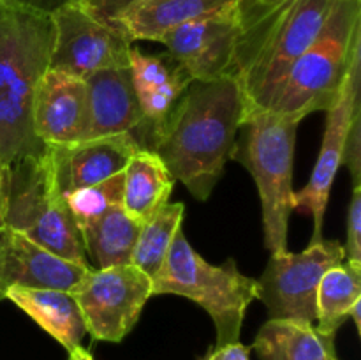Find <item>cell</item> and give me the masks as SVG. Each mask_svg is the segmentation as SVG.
I'll return each instance as SVG.
<instances>
[{"mask_svg": "<svg viewBox=\"0 0 361 360\" xmlns=\"http://www.w3.org/2000/svg\"><path fill=\"white\" fill-rule=\"evenodd\" d=\"M243 109L235 76L192 80L162 124L154 152L197 200L207 201L224 173Z\"/></svg>", "mask_w": 361, "mask_h": 360, "instance_id": "1", "label": "cell"}, {"mask_svg": "<svg viewBox=\"0 0 361 360\" xmlns=\"http://www.w3.org/2000/svg\"><path fill=\"white\" fill-rule=\"evenodd\" d=\"M338 0H282L238 7L235 78L245 108H268L293 64L319 35Z\"/></svg>", "mask_w": 361, "mask_h": 360, "instance_id": "2", "label": "cell"}, {"mask_svg": "<svg viewBox=\"0 0 361 360\" xmlns=\"http://www.w3.org/2000/svg\"><path fill=\"white\" fill-rule=\"evenodd\" d=\"M51 42L49 14L0 6V164L6 168L46 150L34 134L32 104Z\"/></svg>", "mask_w": 361, "mask_h": 360, "instance_id": "3", "label": "cell"}, {"mask_svg": "<svg viewBox=\"0 0 361 360\" xmlns=\"http://www.w3.org/2000/svg\"><path fill=\"white\" fill-rule=\"evenodd\" d=\"M300 122L271 109L245 108L231 150V159L242 162L256 180L264 246L271 254L288 251L289 217L296 208L293 162Z\"/></svg>", "mask_w": 361, "mask_h": 360, "instance_id": "4", "label": "cell"}, {"mask_svg": "<svg viewBox=\"0 0 361 360\" xmlns=\"http://www.w3.org/2000/svg\"><path fill=\"white\" fill-rule=\"evenodd\" d=\"M358 52L361 0H338L323 30L281 81L267 109L298 120L314 112H326Z\"/></svg>", "mask_w": 361, "mask_h": 360, "instance_id": "5", "label": "cell"}, {"mask_svg": "<svg viewBox=\"0 0 361 360\" xmlns=\"http://www.w3.org/2000/svg\"><path fill=\"white\" fill-rule=\"evenodd\" d=\"M152 292L185 296L203 307L215 325L217 346H224L240 341L247 309L259 296V281L243 275L235 260L208 263L178 229L161 270L152 279Z\"/></svg>", "mask_w": 361, "mask_h": 360, "instance_id": "6", "label": "cell"}, {"mask_svg": "<svg viewBox=\"0 0 361 360\" xmlns=\"http://www.w3.org/2000/svg\"><path fill=\"white\" fill-rule=\"evenodd\" d=\"M4 226L59 256L88 265L81 233L56 184L48 150L9 168Z\"/></svg>", "mask_w": 361, "mask_h": 360, "instance_id": "7", "label": "cell"}, {"mask_svg": "<svg viewBox=\"0 0 361 360\" xmlns=\"http://www.w3.org/2000/svg\"><path fill=\"white\" fill-rule=\"evenodd\" d=\"M95 341L120 342L137 323L152 292V279L129 265L92 268L71 292Z\"/></svg>", "mask_w": 361, "mask_h": 360, "instance_id": "8", "label": "cell"}, {"mask_svg": "<svg viewBox=\"0 0 361 360\" xmlns=\"http://www.w3.org/2000/svg\"><path fill=\"white\" fill-rule=\"evenodd\" d=\"M345 260L338 240H316L302 253L271 254L259 281V296L270 318L316 323L317 288L330 268Z\"/></svg>", "mask_w": 361, "mask_h": 360, "instance_id": "9", "label": "cell"}, {"mask_svg": "<svg viewBox=\"0 0 361 360\" xmlns=\"http://www.w3.org/2000/svg\"><path fill=\"white\" fill-rule=\"evenodd\" d=\"M53 42L49 69L87 78L113 67H129L133 41L118 27L97 20L85 6L66 2L51 14Z\"/></svg>", "mask_w": 361, "mask_h": 360, "instance_id": "10", "label": "cell"}, {"mask_svg": "<svg viewBox=\"0 0 361 360\" xmlns=\"http://www.w3.org/2000/svg\"><path fill=\"white\" fill-rule=\"evenodd\" d=\"M238 39V13L235 6L187 21L166 32L159 42L190 80L214 81L235 76V49Z\"/></svg>", "mask_w": 361, "mask_h": 360, "instance_id": "11", "label": "cell"}, {"mask_svg": "<svg viewBox=\"0 0 361 360\" xmlns=\"http://www.w3.org/2000/svg\"><path fill=\"white\" fill-rule=\"evenodd\" d=\"M361 52L353 59L348 78L338 92L334 104L326 109V127L323 134L319 157L314 166L312 176L302 191L295 193L296 207L307 208L314 217V233L310 242L323 239V221L326 212L330 191L337 176L338 168L342 166L345 138H348L349 124L353 115L361 109Z\"/></svg>", "mask_w": 361, "mask_h": 360, "instance_id": "12", "label": "cell"}, {"mask_svg": "<svg viewBox=\"0 0 361 360\" xmlns=\"http://www.w3.org/2000/svg\"><path fill=\"white\" fill-rule=\"evenodd\" d=\"M90 265H80L39 246L13 228H0V296L9 286L71 293Z\"/></svg>", "mask_w": 361, "mask_h": 360, "instance_id": "13", "label": "cell"}, {"mask_svg": "<svg viewBox=\"0 0 361 360\" xmlns=\"http://www.w3.org/2000/svg\"><path fill=\"white\" fill-rule=\"evenodd\" d=\"M34 134L44 147L85 140L88 131V97L83 78L46 69L32 104Z\"/></svg>", "mask_w": 361, "mask_h": 360, "instance_id": "14", "label": "cell"}, {"mask_svg": "<svg viewBox=\"0 0 361 360\" xmlns=\"http://www.w3.org/2000/svg\"><path fill=\"white\" fill-rule=\"evenodd\" d=\"M62 194L123 173L130 155L141 150L133 134L87 138L71 145L46 147Z\"/></svg>", "mask_w": 361, "mask_h": 360, "instance_id": "15", "label": "cell"}, {"mask_svg": "<svg viewBox=\"0 0 361 360\" xmlns=\"http://www.w3.org/2000/svg\"><path fill=\"white\" fill-rule=\"evenodd\" d=\"M88 97L87 138L134 134L143 124L129 67L101 69L85 78Z\"/></svg>", "mask_w": 361, "mask_h": 360, "instance_id": "16", "label": "cell"}, {"mask_svg": "<svg viewBox=\"0 0 361 360\" xmlns=\"http://www.w3.org/2000/svg\"><path fill=\"white\" fill-rule=\"evenodd\" d=\"M0 299H7L27 313L35 323L44 328L67 352L81 346L87 327L76 300L60 289H34L9 286Z\"/></svg>", "mask_w": 361, "mask_h": 360, "instance_id": "17", "label": "cell"}, {"mask_svg": "<svg viewBox=\"0 0 361 360\" xmlns=\"http://www.w3.org/2000/svg\"><path fill=\"white\" fill-rule=\"evenodd\" d=\"M252 349L261 360H338L335 335L314 323L270 318L257 332Z\"/></svg>", "mask_w": 361, "mask_h": 360, "instance_id": "18", "label": "cell"}, {"mask_svg": "<svg viewBox=\"0 0 361 360\" xmlns=\"http://www.w3.org/2000/svg\"><path fill=\"white\" fill-rule=\"evenodd\" d=\"M238 0H147L123 14L116 27L130 41H159L166 32L187 21L219 13Z\"/></svg>", "mask_w": 361, "mask_h": 360, "instance_id": "19", "label": "cell"}, {"mask_svg": "<svg viewBox=\"0 0 361 360\" xmlns=\"http://www.w3.org/2000/svg\"><path fill=\"white\" fill-rule=\"evenodd\" d=\"M173 184L175 180L155 152H134L123 169L122 208L136 221H147L168 203Z\"/></svg>", "mask_w": 361, "mask_h": 360, "instance_id": "20", "label": "cell"}, {"mask_svg": "<svg viewBox=\"0 0 361 360\" xmlns=\"http://www.w3.org/2000/svg\"><path fill=\"white\" fill-rule=\"evenodd\" d=\"M141 232V222L126 214L122 205L81 229L85 251L90 253L99 268L129 265Z\"/></svg>", "mask_w": 361, "mask_h": 360, "instance_id": "21", "label": "cell"}, {"mask_svg": "<svg viewBox=\"0 0 361 360\" xmlns=\"http://www.w3.org/2000/svg\"><path fill=\"white\" fill-rule=\"evenodd\" d=\"M361 299V265L342 263L323 275L317 288L316 327L337 335L349 311Z\"/></svg>", "mask_w": 361, "mask_h": 360, "instance_id": "22", "label": "cell"}, {"mask_svg": "<svg viewBox=\"0 0 361 360\" xmlns=\"http://www.w3.org/2000/svg\"><path fill=\"white\" fill-rule=\"evenodd\" d=\"M183 212H185V205L180 201L178 203L168 201L147 221L141 222V232L130 263L143 270L150 279L159 274L175 235L178 229H182Z\"/></svg>", "mask_w": 361, "mask_h": 360, "instance_id": "23", "label": "cell"}, {"mask_svg": "<svg viewBox=\"0 0 361 360\" xmlns=\"http://www.w3.org/2000/svg\"><path fill=\"white\" fill-rule=\"evenodd\" d=\"M123 194V173L111 176L108 180L94 184V186L81 187L63 194L67 208L76 222L78 229H83L97 221L99 217L111 208L122 205Z\"/></svg>", "mask_w": 361, "mask_h": 360, "instance_id": "24", "label": "cell"}, {"mask_svg": "<svg viewBox=\"0 0 361 360\" xmlns=\"http://www.w3.org/2000/svg\"><path fill=\"white\" fill-rule=\"evenodd\" d=\"M129 71L136 94L152 90V88L164 85L173 76L182 71V67L171 56L145 55L141 49L130 48L129 52Z\"/></svg>", "mask_w": 361, "mask_h": 360, "instance_id": "25", "label": "cell"}, {"mask_svg": "<svg viewBox=\"0 0 361 360\" xmlns=\"http://www.w3.org/2000/svg\"><path fill=\"white\" fill-rule=\"evenodd\" d=\"M348 263L361 265V186H353L348 210V242L344 246Z\"/></svg>", "mask_w": 361, "mask_h": 360, "instance_id": "26", "label": "cell"}, {"mask_svg": "<svg viewBox=\"0 0 361 360\" xmlns=\"http://www.w3.org/2000/svg\"><path fill=\"white\" fill-rule=\"evenodd\" d=\"M342 164L348 166L353 176V186H361V109L353 115L351 124H349Z\"/></svg>", "mask_w": 361, "mask_h": 360, "instance_id": "27", "label": "cell"}, {"mask_svg": "<svg viewBox=\"0 0 361 360\" xmlns=\"http://www.w3.org/2000/svg\"><path fill=\"white\" fill-rule=\"evenodd\" d=\"M147 0H87L81 6H85V9L88 13L94 14L97 20L104 21V23L113 25L116 27V21L127 14L129 11H133L134 7L141 6Z\"/></svg>", "mask_w": 361, "mask_h": 360, "instance_id": "28", "label": "cell"}, {"mask_svg": "<svg viewBox=\"0 0 361 360\" xmlns=\"http://www.w3.org/2000/svg\"><path fill=\"white\" fill-rule=\"evenodd\" d=\"M66 2L67 0H0V6L35 11V13L42 14H51L53 11H56Z\"/></svg>", "mask_w": 361, "mask_h": 360, "instance_id": "29", "label": "cell"}, {"mask_svg": "<svg viewBox=\"0 0 361 360\" xmlns=\"http://www.w3.org/2000/svg\"><path fill=\"white\" fill-rule=\"evenodd\" d=\"M203 360H250V348L243 346L242 342H231V344L215 346L214 352L208 353Z\"/></svg>", "mask_w": 361, "mask_h": 360, "instance_id": "30", "label": "cell"}, {"mask_svg": "<svg viewBox=\"0 0 361 360\" xmlns=\"http://www.w3.org/2000/svg\"><path fill=\"white\" fill-rule=\"evenodd\" d=\"M7 182H9V168L0 164V228L4 226V214H6Z\"/></svg>", "mask_w": 361, "mask_h": 360, "instance_id": "31", "label": "cell"}, {"mask_svg": "<svg viewBox=\"0 0 361 360\" xmlns=\"http://www.w3.org/2000/svg\"><path fill=\"white\" fill-rule=\"evenodd\" d=\"M282 2V0H238V7H254V9H257V7H271L275 6V4Z\"/></svg>", "mask_w": 361, "mask_h": 360, "instance_id": "32", "label": "cell"}, {"mask_svg": "<svg viewBox=\"0 0 361 360\" xmlns=\"http://www.w3.org/2000/svg\"><path fill=\"white\" fill-rule=\"evenodd\" d=\"M348 318H353V321H355V325H356V330L361 332V299L358 300V302H355V306L351 307Z\"/></svg>", "mask_w": 361, "mask_h": 360, "instance_id": "33", "label": "cell"}, {"mask_svg": "<svg viewBox=\"0 0 361 360\" xmlns=\"http://www.w3.org/2000/svg\"><path fill=\"white\" fill-rule=\"evenodd\" d=\"M69 360H94V356H92L85 348L78 346L73 352H69Z\"/></svg>", "mask_w": 361, "mask_h": 360, "instance_id": "34", "label": "cell"}, {"mask_svg": "<svg viewBox=\"0 0 361 360\" xmlns=\"http://www.w3.org/2000/svg\"><path fill=\"white\" fill-rule=\"evenodd\" d=\"M67 2H74V4H83V2H87V0H67Z\"/></svg>", "mask_w": 361, "mask_h": 360, "instance_id": "35", "label": "cell"}]
</instances>
